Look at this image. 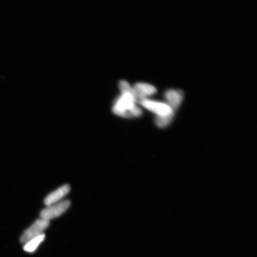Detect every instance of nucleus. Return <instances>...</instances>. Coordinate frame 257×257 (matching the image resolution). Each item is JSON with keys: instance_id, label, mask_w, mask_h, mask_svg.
<instances>
[{"instance_id": "nucleus-10", "label": "nucleus", "mask_w": 257, "mask_h": 257, "mask_svg": "<svg viewBox=\"0 0 257 257\" xmlns=\"http://www.w3.org/2000/svg\"><path fill=\"white\" fill-rule=\"evenodd\" d=\"M119 88L121 90V93H130V94H133L136 98V94L134 88H132L126 81L122 80V81L119 83Z\"/></svg>"}, {"instance_id": "nucleus-8", "label": "nucleus", "mask_w": 257, "mask_h": 257, "mask_svg": "<svg viewBox=\"0 0 257 257\" xmlns=\"http://www.w3.org/2000/svg\"><path fill=\"white\" fill-rule=\"evenodd\" d=\"M45 234H41V235L29 241V242L26 243L24 247V250L28 252H34L38 248V246L40 245V244L43 242Z\"/></svg>"}, {"instance_id": "nucleus-2", "label": "nucleus", "mask_w": 257, "mask_h": 257, "mask_svg": "<svg viewBox=\"0 0 257 257\" xmlns=\"http://www.w3.org/2000/svg\"><path fill=\"white\" fill-rule=\"evenodd\" d=\"M70 205V202L69 200L60 202L56 205H49V207L41 211V218L42 219L49 221L53 218L59 217L67 211Z\"/></svg>"}, {"instance_id": "nucleus-1", "label": "nucleus", "mask_w": 257, "mask_h": 257, "mask_svg": "<svg viewBox=\"0 0 257 257\" xmlns=\"http://www.w3.org/2000/svg\"><path fill=\"white\" fill-rule=\"evenodd\" d=\"M50 221L47 220H38L27 230H26L21 237L22 243H27L29 241L43 234V232L49 226Z\"/></svg>"}, {"instance_id": "nucleus-5", "label": "nucleus", "mask_w": 257, "mask_h": 257, "mask_svg": "<svg viewBox=\"0 0 257 257\" xmlns=\"http://www.w3.org/2000/svg\"><path fill=\"white\" fill-rule=\"evenodd\" d=\"M136 92L137 100H143L147 96L156 94L157 89L154 86L146 83H138L133 88Z\"/></svg>"}, {"instance_id": "nucleus-9", "label": "nucleus", "mask_w": 257, "mask_h": 257, "mask_svg": "<svg viewBox=\"0 0 257 257\" xmlns=\"http://www.w3.org/2000/svg\"><path fill=\"white\" fill-rule=\"evenodd\" d=\"M174 114L166 115H157L156 123L159 127H165L172 121Z\"/></svg>"}, {"instance_id": "nucleus-3", "label": "nucleus", "mask_w": 257, "mask_h": 257, "mask_svg": "<svg viewBox=\"0 0 257 257\" xmlns=\"http://www.w3.org/2000/svg\"><path fill=\"white\" fill-rule=\"evenodd\" d=\"M137 101L136 97L130 93H122L120 97L115 102L112 111L118 115L121 112L134 107Z\"/></svg>"}, {"instance_id": "nucleus-6", "label": "nucleus", "mask_w": 257, "mask_h": 257, "mask_svg": "<svg viewBox=\"0 0 257 257\" xmlns=\"http://www.w3.org/2000/svg\"><path fill=\"white\" fill-rule=\"evenodd\" d=\"M165 97L168 101V104L175 112L181 105L184 98V94L182 91L171 89L166 91Z\"/></svg>"}, {"instance_id": "nucleus-4", "label": "nucleus", "mask_w": 257, "mask_h": 257, "mask_svg": "<svg viewBox=\"0 0 257 257\" xmlns=\"http://www.w3.org/2000/svg\"><path fill=\"white\" fill-rule=\"evenodd\" d=\"M140 104L145 108L153 111L157 115H166L174 114L171 107L168 104L162 103V102L143 99L140 101Z\"/></svg>"}, {"instance_id": "nucleus-7", "label": "nucleus", "mask_w": 257, "mask_h": 257, "mask_svg": "<svg viewBox=\"0 0 257 257\" xmlns=\"http://www.w3.org/2000/svg\"><path fill=\"white\" fill-rule=\"evenodd\" d=\"M69 191L70 186L69 185H66L62 186V187L47 196L44 200L45 204L47 205H51L56 203L57 201H59L64 196L68 194Z\"/></svg>"}]
</instances>
